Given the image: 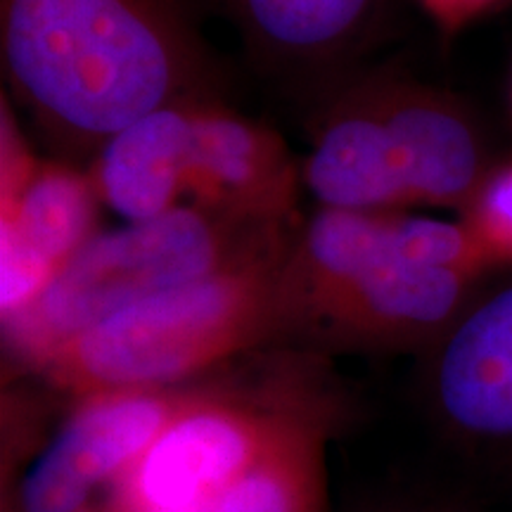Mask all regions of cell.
Listing matches in <instances>:
<instances>
[{
	"instance_id": "6da1fadb",
	"label": "cell",
	"mask_w": 512,
	"mask_h": 512,
	"mask_svg": "<svg viewBox=\"0 0 512 512\" xmlns=\"http://www.w3.org/2000/svg\"><path fill=\"white\" fill-rule=\"evenodd\" d=\"M344 418L320 351H259L202 377L93 512H328V444Z\"/></svg>"
},
{
	"instance_id": "ba28073f",
	"label": "cell",
	"mask_w": 512,
	"mask_h": 512,
	"mask_svg": "<svg viewBox=\"0 0 512 512\" xmlns=\"http://www.w3.org/2000/svg\"><path fill=\"white\" fill-rule=\"evenodd\" d=\"M197 382L74 399L60 430L10 491L5 512H93L183 411Z\"/></svg>"
},
{
	"instance_id": "3957f363",
	"label": "cell",
	"mask_w": 512,
	"mask_h": 512,
	"mask_svg": "<svg viewBox=\"0 0 512 512\" xmlns=\"http://www.w3.org/2000/svg\"><path fill=\"white\" fill-rule=\"evenodd\" d=\"M290 242L114 313L57 349L36 375L81 399L112 389L190 384L238 358L283 347Z\"/></svg>"
},
{
	"instance_id": "4fadbf2b",
	"label": "cell",
	"mask_w": 512,
	"mask_h": 512,
	"mask_svg": "<svg viewBox=\"0 0 512 512\" xmlns=\"http://www.w3.org/2000/svg\"><path fill=\"white\" fill-rule=\"evenodd\" d=\"M444 34H456L484 12L496 8L501 0H418Z\"/></svg>"
},
{
	"instance_id": "277c9868",
	"label": "cell",
	"mask_w": 512,
	"mask_h": 512,
	"mask_svg": "<svg viewBox=\"0 0 512 512\" xmlns=\"http://www.w3.org/2000/svg\"><path fill=\"white\" fill-rule=\"evenodd\" d=\"M88 176L126 223L183 207L292 223L302 183L278 133L202 98L171 102L119 131L98 147Z\"/></svg>"
},
{
	"instance_id": "30bf717a",
	"label": "cell",
	"mask_w": 512,
	"mask_h": 512,
	"mask_svg": "<svg viewBox=\"0 0 512 512\" xmlns=\"http://www.w3.org/2000/svg\"><path fill=\"white\" fill-rule=\"evenodd\" d=\"M432 399L453 432L512 441V283L467 306L439 337Z\"/></svg>"
},
{
	"instance_id": "5b68a950",
	"label": "cell",
	"mask_w": 512,
	"mask_h": 512,
	"mask_svg": "<svg viewBox=\"0 0 512 512\" xmlns=\"http://www.w3.org/2000/svg\"><path fill=\"white\" fill-rule=\"evenodd\" d=\"M299 171L320 207L347 211L467 209L489 176L465 112L408 83H368L337 100Z\"/></svg>"
},
{
	"instance_id": "8fae6325",
	"label": "cell",
	"mask_w": 512,
	"mask_h": 512,
	"mask_svg": "<svg viewBox=\"0 0 512 512\" xmlns=\"http://www.w3.org/2000/svg\"><path fill=\"white\" fill-rule=\"evenodd\" d=\"M252 48L294 64L335 60L373 29L380 0H216Z\"/></svg>"
},
{
	"instance_id": "9c48e42d",
	"label": "cell",
	"mask_w": 512,
	"mask_h": 512,
	"mask_svg": "<svg viewBox=\"0 0 512 512\" xmlns=\"http://www.w3.org/2000/svg\"><path fill=\"white\" fill-rule=\"evenodd\" d=\"M91 176L64 164L36 162L15 190L0 192V313L34 304L98 230Z\"/></svg>"
},
{
	"instance_id": "8992f818",
	"label": "cell",
	"mask_w": 512,
	"mask_h": 512,
	"mask_svg": "<svg viewBox=\"0 0 512 512\" xmlns=\"http://www.w3.org/2000/svg\"><path fill=\"white\" fill-rule=\"evenodd\" d=\"M292 223L183 207L95 233L41 297L3 320L12 366L36 373L57 349L114 313L292 238Z\"/></svg>"
},
{
	"instance_id": "52a82bcc",
	"label": "cell",
	"mask_w": 512,
	"mask_h": 512,
	"mask_svg": "<svg viewBox=\"0 0 512 512\" xmlns=\"http://www.w3.org/2000/svg\"><path fill=\"white\" fill-rule=\"evenodd\" d=\"M494 268L467 223L389 211L377 249L290 313L287 344L406 349L441 337Z\"/></svg>"
},
{
	"instance_id": "7a4b0ae2",
	"label": "cell",
	"mask_w": 512,
	"mask_h": 512,
	"mask_svg": "<svg viewBox=\"0 0 512 512\" xmlns=\"http://www.w3.org/2000/svg\"><path fill=\"white\" fill-rule=\"evenodd\" d=\"M0 48L38 124L93 152L200 98L204 57L178 0H0Z\"/></svg>"
},
{
	"instance_id": "7c38bea8",
	"label": "cell",
	"mask_w": 512,
	"mask_h": 512,
	"mask_svg": "<svg viewBox=\"0 0 512 512\" xmlns=\"http://www.w3.org/2000/svg\"><path fill=\"white\" fill-rule=\"evenodd\" d=\"M463 221L491 264H512V162L489 171Z\"/></svg>"
}]
</instances>
